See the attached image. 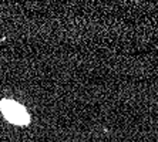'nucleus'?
I'll return each instance as SVG.
<instances>
[{
    "mask_svg": "<svg viewBox=\"0 0 158 142\" xmlns=\"http://www.w3.org/2000/svg\"><path fill=\"white\" fill-rule=\"evenodd\" d=\"M0 112L3 114L7 122L19 125V127H27L31 121V117L26 107L10 98H4L0 101Z\"/></svg>",
    "mask_w": 158,
    "mask_h": 142,
    "instance_id": "obj_1",
    "label": "nucleus"
}]
</instances>
